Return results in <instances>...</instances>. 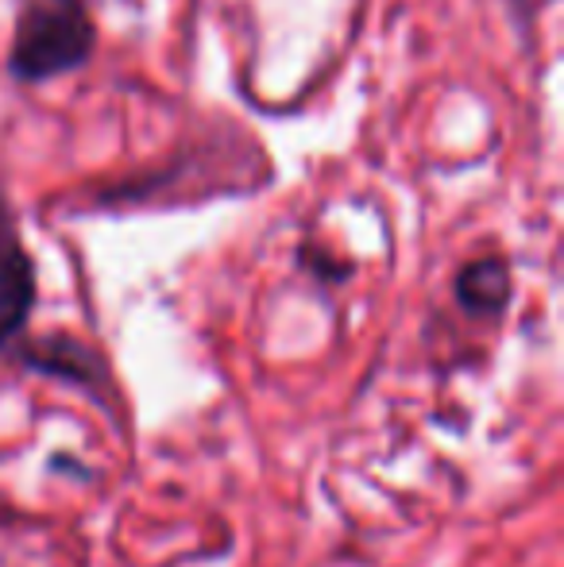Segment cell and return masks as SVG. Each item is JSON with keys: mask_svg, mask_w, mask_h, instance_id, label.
Listing matches in <instances>:
<instances>
[{"mask_svg": "<svg viewBox=\"0 0 564 567\" xmlns=\"http://www.w3.org/2000/svg\"><path fill=\"white\" fill-rule=\"evenodd\" d=\"M93 51V23L82 0H31L16 23L12 70L28 82L66 74Z\"/></svg>", "mask_w": 564, "mask_h": 567, "instance_id": "obj_1", "label": "cell"}, {"mask_svg": "<svg viewBox=\"0 0 564 567\" xmlns=\"http://www.w3.org/2000/svg\"><path fill=\"white\" fill-rule=\"evenodd\" d=\"M31 301H35L31 259L23 251L20 236H16L12 217L0 209V343L28 321Z\"/></svg>", "mask_w": 564, "mask_h": 567, "instance_id": "obj_2", "label": "cell"}, {"mask_svg": "<svg viewBox=\"0 0 564 567\" xmlns=\"http://www.w3.org/2000/svg\"><path fill=\"white\" fill-rule=\"evenodd\" d=\"M460 301L475 313H495L506 301V267L499 259H480L460 275Z\"/></svg>", "mask_w": 564, "mask_h": 567, "instance_id": "obj_3", "label": "cell"}]
</instances>
